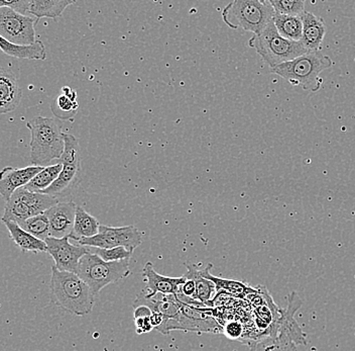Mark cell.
<instances>
[{
    "label": "cell",
    "instance_id": "obj_1",
    "mask_svg": "<svg viewBox=\"0 0 355 351\" xmlns=\"http://www.w3.org/2000/svg\"><path fill=\"white\" fill-rule=\"evenodd\" d=\"M53 302L75 316H86L92 312L97 295L77 273L52 268L50 284Z\"/></svg>",
    "mask_w": 355,
    "mask_h": 351
},
{
    "label": "cell",
    "instance_id": "obj_2",
    "mask_svg": "<svg viewBox=\"0 0 355 351\" xmlns=\"http://www.w3.org/2000/svg\"><path fill=\"white\" fill-rule=\"evenodd\" d=\"M31 132L32 165L46 168L51 161L61 159L65 149L62 125L57 120L41 115L26 123Z\"/></svg>",
    "mask_w": 355,
    "mask_h": 351
},
{
    "label": "cell",
    "instance_id": "obj_3",
    "mask_svg": "<svg viewBox=\"0 0 355 351\" xmlns=\"http://www.w3.org/2000/svg\"><path fill=\"white\" fill-rule=\"evenodd\" d=\"M333 60L319 52H308L293 61L270 69L272 73L287 80L288 83L301 86L304 90L317 92L323 86L321 73L333 66Z\"/></svg>",
    "mask_w": 355,
    "mask_h": 351
},
{
    "label": "cell",
    "instance_id": "obj_4",
    "mask_svg": "<svg viewBox=\"0 0 355 351\" xmlns=\"http://www.w3.org/2000/svg\"><path fill=\"white\" fill-rule=\"evenodd\" d=\"M275 13L268 0H235L222 12V19L233 30L259 35L272 23Z\"/></svg>",
    "mask_w": 355,
    "mask_h": 351
},
{
    "label": "cell",
    "instance_id": "obj_5",
    "mask_svg": "<svg viewBox=\"0 0 355 351\" xmlns=\"http://www.w3.org/2000/svg\"><path fill=\"white\" fill-rule=\"evenodd\" d=\"M248 46L254 49L270 69L293 61L307 54V49L301 42H293L279 34L274 22H272L259 35H255L248 41Z\"/></svg>",
    "mask_w": 355,
    "mask_h": 351
},
{
    "label": "cell",
    "instance_id": "obj_6",
    "mask_svg": "<svg viewBox=\"0 0 355 351\" xmlns=\"http://www.w3.org/2000/svg\"><path fill=\"white\" fill-rule=\"evenodd\" d=\"M130 273V259L106 262L91 252L82 257L77 270V275L90 286L97 297L102 288L125 279Z\"/></svg>",
    "mask_w": 355,
    "mask_h": 351
},
{
    "label": "cell",
    "instance_id": "obj_7",
    "mask_svg": "<svg viewBox=\"0 0 355 351\" xmlns=\"http://www.w3.org/2000/svg\"><path fill=\"white\" fill-rule=\"evenodd\" d=\"M57 204H59L57 197L32 193L26 188H21L15 190L6 202L2 222L19 223L35 215L44 214Z\"/></svg>",
    "mask_w": 355,
    "mask_h": 351
},
{
    "label": "cell",
    "instance_id": "obj_8",
    "mask_svg": "<svg viewBox=\"0 0 355 351\" xmlns=\"http://www.w3.org/2000/svg\"><path fill=\"white\" fill-rule=\"evenodd\" d=\"M180 301V300H179ZM181 303V312L174 319L165 320L155 330L162 334H168L174 330L192 331L200 333H223V326L216 321L212 314V308L197 307Z\"/></svg>",
    "mask_w": 355,
    "mask_h": 351
},
{
    "label": "cell",
    "instance_id": "obj_9",
    "mask_svg": "<svg viewBox=\"0 0 355 351\" xmlns=\"http://www.w3.org/2000/svg\"><path fill=\"white\" fill-rule=\"evenodd\" d=\"M141 242H143V233L137 227L101 225L96 236L79 240L77 243L86 247L101 248V250L124 247L133 252L141 245Z\"/></svg>",
    "mask_w": 355,
    "mask_h": 351
},
{
    "label": "cell",
    "instance_id": "obj_10",
    "mask_svg": "<svg viewBox=\"0 0 355 351\" xmlns=\"http://www.w3.org/2000/svg\"><path fill=\"white\" fill-rule=\"evenodd\" d=\"M37 17H28L10 8H0V37L15 45L35 43Z\"/></svg>",
    "mask_w": 355,
    "mask_h": 351
},
{
    "label": "cell",
    "instance_id": "obj_11",
    "mask_svg": "<svg viewBox=\"0 0 355 351\" xmlns=\"http://www.w3.org/2000/svg\"><path fill=\"white\" fill-rule=\"evenodd\" d=\"M64 141H65V149L59 162L63 165V170L52 186L41 193L44 195L55 197L63 193L76 179L78 173L81 170L79 141L76 137L65 133H64Z\"/></svg>",
    "mask_w": 355,
    "mask_h": 351
},
{
    "label": "cell",
    "instance_id": "obj_12",
    "mask_svg": "<svg viewBox=\"0 0 355 351\" xmlns=\"http://www.w3.org/2000/svg\"><path fill=\"white\" fill-rule=\"evenodd\" d=\"M70 236L58 239L49 237L46 240L48 251L46 252L53 257L55 266L61 272L77 273L79 262L84 255L90 252V248L86 246L71 244Z\"/></svg>",
    "mask_w": 355,
    "mask_h": 351
},
{
    "label": "cell",
    "instance_id": "obj_13",
    "mask_svg": "<svg viewBox=\"0 0 355 351\" xmlns=\"http://www.w3.org/2000/svg\"><path fill=\"white\" fill-rule=\"evenodd\" d=\"M76 209L75 203L68 202L57 204L44 213L50 222V237L61 239L71 236L74 229Z\"/></svg>",
    "mask_w": 355,
    "mask_h": 351
},
{
    "label": "cell",
    "instance_id": "obj_14",
    "mask_svg": "<svg viewBox=\"0 0 355 351\" xmlns=\"http://www.w3.org/2000/svg\"><path fill=\"white\" fill-rule=\"evenodd\" d=\"M143 277L146 286L144 292L150 295L157 294L178 295L187 279L185 275L180 277H165L155 272L154 264L146 262L143 268Z\"/></svg>",
    "mask_w": 355,
    "mask_h": 351
},
{
    "label": "cell",
    "instance_id": "obj_15",
    "mask_svg": "<svg viewBox=\"0 0 355 351\" xmlns=\"http://www.w3.org/2000/svg\"><path fill=\"white\" fill-rule=\"evenodd\" d=\"M44 168L26 166L24 168H6L0 173V193L8 202L15 190L24 188L33 181V177L41 172Z\"/></svg>",
    "mask_w": 355,
    "mask_h": 351
},
{
    "label": "cell",
    "instance_id": "obj_16",
    "mask_svg": "<svg viewBox=\"0 0 355 351\" xmlns=\"http://www.w3.org/2000/svg\"><path fill=\"white\" fill-rule=\"evenodd\" d=\"M22 92L17 73L2 66L0 70V113L13 112L21 104Z\"/></svg>",
    "mask_w": 355,
    "mask_h": 351
},
{
    "label": "cell",
    "instance_id": "obj_17",
    "mask_svg": "<svg viewBox=\"0 0 355 351\" xmlns=\"http://www.w3.org/2000/svg\"><path fill=\"white\" fill-rule=\"evenodd\" d=\"M302 21L303 37L301 43L307 49L308 52H319L327 32L325 22L320 17L310 12H305L302 15Z\"/></svg>",
    "mask_w": 355,
    "mask_h": 351
},
{
    "label": "cell",
    "instance_id": "obj_18",
    "mask_svg": "<svg viewBox=\"0 0 355 351\" xmlns=\"http://www.w3.org/2000/svg\"><path fill=\"white\" fill-rule=\"evenodd\" d=\"M0 47L4 54L17 59L44 60L46 58V47L40 40L31 45H15L0 37Z\"/></svg>",
    "mask_w": 355,
    "mask_h": 351
},
{
    "label": "cell",
    "instance_id": "obj_19",
    "mask_svg": "<svg viewBox=\"0 0 355 351\" xmlns=\"http://www.w3.org/2000/svg\"><path fill=\"white\" fill-rule=\"evenodd\" d=\"M73 3L75 0H28V15H33L37 19L42 17L57 19Z\"/></svg>",
    "mask_w": 355,
    "mask_h": 351
},
{
    "label": "cell",
    "instance_id": "obj_20",
    "mask_svg": "<svg viewBox=\"0 0 355 351\" xmlns=\"http://www.w3.org/2000/svg\"><path fill=\"white\" fill-rule=\"evenodd\" d=\"M212 268V264H208L205 268H201L202 277L214 283L216 286L217 293L225 292L227 294L232 295V297L236 299L244 300L246 299L248 295L254 292L255 288L248 284L243 283V281H234V279H225L221 277H214L211 275L210 270Z\"/></svg>",
    "mask_w": 355,
    "mask_h": 351
},
{
    "label": "cell",
    "instance_id": "obj_21",
    "mask_svg": "<svg viewBox=\"0 0 355 351\" xmlns=\"http://www.w3.org/2000/svg\"><path fill=\"white\" fill-rule=\"evenodd\" d=\"M4 225L8 228L11 239L24 252L31 251L33 253H40L48 251L46 242L35 238L32 234L24 231L19 224L15 222H6Z\"/></svg>",
    "mask_w": 355,
    "mask_h": 351
},
{
    "label": "cell",
    "instance_id": "obj_22",
    "mask_svg": "<svg viewBox=\"0 0 355 351\" xmlns=\"http://www.w3.org/2000/svg\"><path fill=\"white\" fill-rule=\"evenodd\" d=\"M79 104L77 101L76 91L73 90L69 86H64L62 88V93L59 97H55L52 102V112L54 113L58 119L63 120H73V117L76 115Z\"/></svg>",
    "mask_w": 355,
    "mask_h": 351
},
{
    "label": "cell",
    "instance_id": "obj_23",
    "mask_svg": "<svg viewBox=\"0 0 355 351\" xmlns=\"http://www.w3.org/2000/svg\"><path fill=\"white\" fill-rule=\"evenodd\" d=\"M100 226L96 218L86 212L82 206H77L74 229L70 238L77 242L81 239L92 238L98 234Z\"/></svg>",
    "mask_w": 355,
    "mask_h": 351
},
{
    "label": "cell",
    "instance_id": "obj_24",
    "mask_svg": "<svg viewBox=\"0 0 355 351\" xmlns=\"http://www.w3.org/2000/svg\"><path fill=\"white\" fill-rule=\"evenodd\" d=\"M250 351H298L294 338L285 331H279L274 336H266L252 344Z\"/></svg>",
    "mask_w": 355,
    "mask_h": 351
},
{
    "label": "cell",
    "instance_id": "obj_25",
    "mask_svg": "<svg viewBox=\"0 0 355 351\" xmlns=\"http://www.w3.org/2000/svg\"><path fill=\"white\" fill-rule=\"evenodd\" d=\"M188 272L185 273L187 279H194L196 283V297L195 300L201 302L204 305H209L213 300V295L217 292L216 286L213 281L202 277L201 268L196 264H188Z\"/></svg>",
    "mask_w": 355,
    "mask_h": 351
},
{
    "label": "cell",
    "instance_id": "obj_26",
    "mask_svg": "<svg viewBox=\"0 0 355 351\" xmlns=\"http://www.w3.org/2000/svg\"><path fill=\"white\" fill-rule=\"evenodd\" d=\"M275 26L279 34L285 39L293 42H301L303 37V21L301 17L292 15H275Z\"/></svg>",
    "mask_w": 355,
    "mask_h": 351
},
{
    "label": "cell",
    "instance_id": "obj_27",
    "mask_svg": "<svg viewBox=\"0 0 355 351\" xmlns=\"http://www.w3.org/2000/svg\"><path fill=\"white\" fill-rule=\"evenodd\" d=\"M62 170H63V165L61 163L46 166V168H44L41 172L37 173L33 177V181L24 188L30 192L41 193L52 186V184L59 177Z\"/></svg>",
    "mask_w": 355,
    "mask_h": 351
},
{
    "label": "cell",
    "instance_id": "obj_28",
    "mask_svg": "<svg viewBox=\"0 0 355 351\" xmlns=\"http://www.w3.org/2000/svg\"><path fill=\"white\" fill-rule=\"evenodd\" d=\"M19 226L35 238L46 241L50 237L51 227L46 214L35 215L26 221L19 222Z\"/></svg>",
    "mask_w": 355,
    "mask_h": 351
},
{
    "label": "cell",
    "instance_id": "obj_29",
    "mask_svg": "<svg viewBox=\"0 0 355 351\" xmlns=\"http://www.w3.org/2000/svg\"><path fill=\"white\" fill-rule=\"evenodd\" d=\"M277 15L301 17L305 10L304 0H268Z\"/></svg>",
    "mask_w": 355,
    "mask_h": 351
},
{
    "label": "cell",
    "instance_id": "obj_30",
    "mask_svg": "<svg viewBox=\"0 0 355 351\" xmlns=\"http://www.w3.org/2000/svg\"><path fill=\"white\" fill-rule=\"evenodd\" d=\"M90 248V247H89ZM90 252L94 253L100 259H103L106 262H116L125 261L132 257V251L126 250L124 247L111 248V250H101V248H94V250H91Z\"/></svg>",
    "mask_w": 355,
    "mask_h": 351
},
{
    "label": "cell",
    "instance_id": "obj_31",
    "mask_svg": "<svg viewBox=\"0 0 355 351\" xmlns=\"http://www.w3.org/2000/svg\"><path fill=\"white\" fill-rule=\"evenodd\" d=\"M223 333L227 338L239 340L243 336V326L236 320L228 321L223 325Z\"/></svg>",
    "mask_w": 355,
    "mask_h": 351
},
{
    "label": "cell",
    "instance_id": "obj_32",
    "mask_svg": "<svg viewBox=\"0 0 355 351\" xmlns=\"http://www.w3.org/2000/svg\"><path fill=\"white\" fill-rule=\"evenodd\" d=\"M135 330L137 334H144V333H148L154 330L155 327L152 323V319L148 318H137L135 319Z\"/></svg>",
    "mask_w": 355,
    "mask_h": 351
},
{
    "label": "cell",
    "instance_id": "obj_33",
    "mask_svg": "<svg viewBox=\"0 0 355 351\" xmlns=\"http://www.w3.org/2000/svg\"><path fill=\"white\" fill-rule=\"evenodd\" d=\"M179 294L195 300V297H196V283H195L194 279H187L186 283L182 286L181 293H179Z\"/></svg>",
    "mask_w": 355,
    "mask_h": 351
},
{
    "label": "cell",
    "instance_id": "obj_34",
    "mask_svg": "<svg viewBox=\"0 0 355 351\" xmlns=\"http://www.w3.org/2000/svg\"><path fill=\"white\" fill-rule=\"evenodd\" d=\"M133 316H135V319H137V318L152 317L153 311L146 306L135 307V312H133Z\"/></svg>",
    "mask_w": 355,
    "mask_h": 351
}]
</instances>
